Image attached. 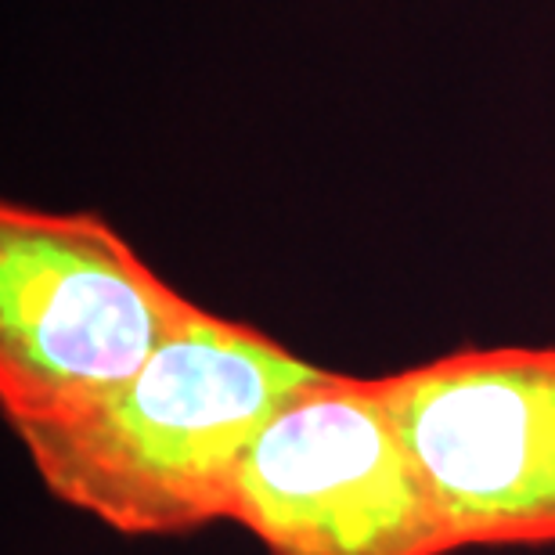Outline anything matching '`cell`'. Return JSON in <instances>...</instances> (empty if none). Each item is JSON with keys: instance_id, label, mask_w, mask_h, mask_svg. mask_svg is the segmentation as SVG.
<instances>
[{"instance_id": "4", "label": "cell", "mask_w": 555, "mask_h": 555, "mask_svg": "<svg viewBox=\"0 0 555 555\" xmlns=\"http://www.w3.org/2000/svg\"><path fill=\"white\" fill-rule=\"evenodd\" d=\"M451 548L555 545V347H469L383 375Z\"/></svg>"}, {"instance_id": "3", "label": "cell", "mask_w": 555, "mask_h": 555, "mask_svg": "<svg viewBox=\"0 0 555 555\" xmlns=\"http://www.w3.org/2000/svg\"><path fill=\"white\" fill-rule=\"evenodd\" d=\"M228 524L268 555H454L383 375L321 369L238 465Z\"/></svg>"}, {"instance_id": "1", "label": "cell", "mask_w": 555, "mask_h": 555, "mask_svg": "<svg viewBox=\"0 0 555 555\" xmlns=\"http://www.w3.org/2000/svg\"><path fill=\"white\" fill-rule=\"evenodd\" d=\"M318 375L260 328L203 310L138 379L15 437L62 505L124 538L192 534L228 519L253 440Z\"/></svg>"}, {"instance_id": "2", "label": "cell", "mask_w": 555, "mask_h": 555, "mask_svg": "<svg viewBox=\"0 0 555 555\" xmlns=\"http://www.w3.org/2000/svg\"><path fill=\"white\" fill-rule=\"evenodd\" d=\"M198 314L105 217L0 206V408L11 429L105 401Z\"/></svg>"}]
</instances>
